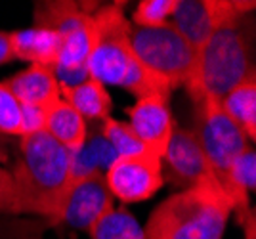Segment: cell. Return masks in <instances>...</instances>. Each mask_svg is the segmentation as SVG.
<instances>
[{
    "instance_id": "1",
    "label": "cell",
    "mask_w": 256,
    "mask_h": 239,
    "mask_svg": "<svg viewBox=\"0 0 256 239\" xmlns=\"http://www.w3.org/2000/svg\"><path fill=\"white\" fill-rule=\"evenodd\" d=\"M132 25L124 16V4H104L92 14V40L86 62L88 76L104 86H120L136 98L170 100L174 84L153 73L132 52Z\"/></svg>"
},
{
    "instance_id": "2",
    "label": "cell",
    "mask_w": 256,
    "mask_h": 239,
    "mask_svg": "<svg viewBox=\"0 0 256 239\" xmlns=\"http://www.w3.org/2000/svg\"><path fill=\"white\" fill-rule=\"evenodd\" d=\"M12 178L16 186V214L44 218L56 228L73 182V152L48 132L23 136Z\"/></svg>"
},
{
    "instance_id": "3",
    "label": "cell",
    "mask_w": 256,
    "mask_h": 239,
    "mask_svg": "<svg viewBox=\"0 0 256 239\" xmlns=\"http://www.w3.org/2000/svg\"><path fill=\"white\" fill-rule=\"evenodd\" d=\"M252 23L248 16L218 29L195 50L192 75L184 84L193 106L201 102H222L245 78L254 75Z\"/></svg>"
},
{
    "instance_id": "4",
    "label": "cell",
    "mask_w": 256,
    "mask_h": 239,
    "mask_svg": "<svg viewBox=\"0 0 256 239\" xmlns=\"http://www.w3.org/2000/svg\"><path fill=\"white\" fill-rule=\"evenodd\" d=\"M234 206L216 178L172 194L150 214L146 239H222Z\"/></svg>"
},
{
    "instance_id": "5",
    "label": "cell",
    "mask_w": 256,
    "mask_h": 239,
    "mask_svg": "<svg viewBox=\"0 0 256 239\" xmlns=\"http://www.w3.org/2000/svg\"><path fill=\"white\" fill-rule=\"evenodd\" d=\"M96 2L48 0L34 4V27L52 29L60 34V52L54 75L60 86L78 84L88 78V54L92 40V14Z\"/></svg>"
},
{
    "instance_id": "6",
    "label": "cell",
    "mask_w": 256,
    "mask_h": 239,
    "mask_svg": "<svg viewBox=\"0 0 256 239\" xmlns=\"http://www.w3.org/2000/svg\"><path fill=\"white\" fill-rule=\"evenodd\" d=\"M130 44L140 62L153 73L170 80L174 88L188 82L195 62V48L170 23L151 29H132Z\"/></svg>"
},
{
    "instance_id": "7",
    "label": "cell",
    "mask_w": 256,
    "mask_h": 239,
    "mask_svg": "<svg viewBox=\"0 0 256 239\" xmlns=\"http://www.w3.org/2000/svg\"><path fill=\"white\" fill-rule=\"evenodd\" d=\"M195 136L218 182H222L230 164L250 146L243 130L224 113L220 102L195 104Z\"/></svg>"
},
{
    "instance_id": "8",
    "label": "cell",
    "mask_w": 256,
    "mask_h": 239,
    "mask_svg": "<svg viewBox=\"0 0 256 239\" xmlns=\"http://www.w3.org/2000/svg\"><path fill=\"white\" fill-rule=\"evenodd\" d=\"M252 0H178L170 25L197 50L218 29L254 12Z\"/></svg>"
},
{
    "instance_id": "9",
    "label": "cell",
    "mask_w": 256,
    "mask_h": 239,
    "mask_svg": "<svg viewBox=\"0 0 256 239\" xmlns=\"http://www.w3.org/2000/svg\"><path fill=\"white\" fill-rule=\"evenodd\" d=\"M111 196L122 203H140L153 197L164 184L162 159L155 153L136 157H117L106 172Z\"/></svg>"
},
{
    "instance_id": "10",
    "label": "cell",
    "mask_w": 256,
    "mask_h": 239,
    "mask_svg": "<svg viewBox=\"0 0 256 239\" xmlns=\"http://www.w3.org/2000/svg\"><path fill=\"white\" fill-rule=\"evenodd\" d=\"M111 208H115V197L111 196L104 174L73 178L56 228L88 232Z\"/></svg>"
},
{
    "instance_id": "11",
    "label": "cell",
    "mask_w": 256,
    "mask_h": 239,
    "mask_svg": "<svg viewBox=\"0 0 256 239\" xmlns=\"http://www.w3.org/2000/svg\"><path fill=\"white\" fill-rule=\"evenodd\" d=\"M162 161L168 166V178L172 184H176L180 190L216 178L195 132L190 128H174Z\"/></svg>"
},
{
    "instance_id": "12",
    "label": "cell",
    "mask_w": 256,
    "mask_h": 239,
    "mask_svg": "<svg viewBox=\"0 0 256 239\" xmlns=\"http://www.w3.org/2000/svg\"><path fill=\"white\" fill-rule=\"evenodd\" d=\"M128 124L138 134V138L151 153L162 159L166 146L176 128L170 111V100L150 96L136 100L134 106L126 109Z\"/></svg>"
},
{
    "instance_id": "13",
    "label": "cell",
    "mask_w": 256,
    "mask_h": 239,
    "mask_svg": "<svg viewBox=\"0 0 256 239\" xmlns=\"http://www.w3.org/2000/svg\"><path fill=\"white\" fill-rule=\"evenodd\" d=\"M22 106L48 109L62 100L60 82L50 67L29 66L20 73L4 80Z\"/></svg>"
},
{
    "instance_id": "14",
    "label": "cell",
    "mask_w": 256,
    "mask_h": 239,
    "mask_svg": "<svg viewBox=\"0 0 256 239\" xmlns=\"http://www.w3.org/2000/svg\"><path fill=\"white\" fill-rule=\"evenodd\" d=\"M12 52L16 60L29 62L31 66H44L54 69L60 52V34L52 29L34 27L10 33Z\"/></svg>"
},
{
    "instance_id": "15",
    "label": "cell",
    "mask_w": 256,
    "mask_h": 239,
    "mask_svg": "<svg viewBox=\"0 0 256 239\" xmlns=\"http://www.w3.org/2000/svg\"><path fill=\"white\" fill-rule=\"evenodd\" d=\"M62 100L67 102L71 108L84 120L90 122H102L107 117H111L113 111V100L100 80L88 76L78 84L71 86H60Z\"/></svg>"
},
{
    "instance_id": "16",
    "label": "cell",
    "mask_w": 256,
    "mask_h": 239,
    "mask_svg": "<svg viewBox=\"0 0 256 239\" xmlns=\"http://www.w3.org/2000/svg\"><path fill=\"white\" fill-rule=\"evenodd\" d=\"M118 155L102 132L100 122H94L92 130L88 128L84 144L73 153V178H84L94 174H104L115 163Z\"/></svg>"
},
{
    "instance_id": "17",
    "label": "cell",
    "mask_w": 256,
    "mask_h": 239,
    "mask_svg": "<svg viewBox=\"0 0 256 239\" xmlns=\"http://www.w3.org/2000/svg\"><path fill=\"white\" fill-rule=\"evenodd\" d=\"M44 132H48L54 140L75 153L84 144L88 124L67 102L60 100L46 109Z\"/></svg>"
},
{
    "instance_id": "18",
    "label": "cell",
    "mask_w": 256,
    "mask_h": 239,
    "mask_svg": "<svg viewBox=\"0 0 256 239\" xmlns=\"http://www.w3.org/2000/svg\"><path fill=\"white\" fill-rule=\"evenodd\" d=\"M220 106L224 113L243 130L248 142L256 138V73L228 92Z\"/></svg>"
},
{
    "instance_id": "19",
    "label": "cell",
    "mask_w": 256,
    "mask_h": 239,
    "mask_svg": "<svg viewBox=\"0 0 256 239\" xmlns=\"http://www.w3.org/2000/svg\"><path fill=\"white\" fill-rule=\"evenodd\" d=\"M90 239H146L144 228L124 206L111 208L88 230Z\"/></svg>"
},
{
    "instance_id": "20",
    "label": "cell",
    "mask_w": 256,
    "mask_h": 239,
    "mask_svg": "<svg viewBox=\"0 0 256 239\" xmlns=\"http://www.w3.org/2000/svg\"><path fill=\"white\" fill-rule=\"evenodd\" d=\"M102 132L111 144V148L115 150L118 157H136L144 153H151L146 144L140 140L138 134L132 130V126L128 124V120H118L113 117H107L106 120L100 122Z\"/></svg>"
},
{
    "instance_id": "21",
    "label": "cell",
    "mask_w": 256,
    "mask_h": 239,
    "mask_svg": "<svg viewBox=\"0 0 256 239\" xmlns=\"http://www.w3.org/2000/svg\"><path fill=\"white\" fill-rule=\"evenodd\" d=\"M48 230L52 226L44 218L0 214V239H44Z\"/></svg>"
},
{
    "instance_id": "22",
    "label": "cell",
    "mask_w": 256,
    "mask_h": 239,
    "mask_svg": "<svg viewBox=\"0 0 256 239\" xmlns=\"http://www.w3.org/2000/svg\"><path fill=\"white\" fill-rule=\"evenodd\" d=\"M0 134L6 138L23 136L22 104L4 80H0Z\"/></svg>"
},
{
    "instance_id": "23",
    "label": "cell",
    "mask_w": 256,
    "mask_h": 239,
    "mask_svg": "<svg viewBox=\"0 0 256 239\" xmlns=\"http://www.w3.org/2000/svg\"><path fill=\"white\" fill-rule=\"evenodd\" d=\"M178 0H142L132 14V23L142 29L162 27L170 22Z\"/></svg>"
},
{
    "instance_id": "24",
    "label": "cell",
    "mask_w": 256,
    "mask_h": 239,
    "mask_svg": "<svg viewBox=\"0 0 256 239\" xmlns=\"http://www.w3.org/2000/svg\"><path fill=\"white\" fill-rule=\"evenodd\" d=\"M0 214H16V186L8 168L0 164Z\"/></svg>"
},
{
    "instance_id": "25",
    "label": "cell",
    "mask_w": 256,
    "mask_h": 239,
    "mask_svg": "<svg viewBox=\"0 0 256 239\" xmlns=\"http://www.w3.org/2000/svg\"><path fill=\"white\" fill-rule=\"evenodd\" d=\"M22 109H23V136L36 134V132H44L46 109L32 108V106H22Z\"/></svg>"
},
{
    "instance_id": "26",
    "label": "cell",
    "mask_w": 256,
    "mask_h": 239,
    "mask_svg": "<svg viewBox=\"0 0 256 239\" xmlns=\"http://www.w3.org/2000/svg\"><path fill=\"white\" fill-rule=\"evenodd\" d=\"M237 222L243 228L245 239H256V210L252 206L246 210L245 214H241V216L237 218Z\"/></svg>"
},
{
    "instance_id": "27",
    "label": "cell",
    "mask_w": 256,
    "mask_h": 239,
    "mask_svg": "<svg viewBox=\"0 0 256 239\" xmlns=\"http://www.w3.org/2000/svg\"><path fill=\"white\" fill-rule=\"evenodd\" d=\"M12 60H16V58H14V52H12L10 33L0 29V66L10 64Z\"/></svg>"
},
{
    "instance_id": "28",
    "label": "cell",
    "mask_w": 256,
    "mask_h": 239,
    "mask_svg": "<svg viewBox=\"0 0 256 239\" xmlns=\"http://www.w3.org/2000/svg\"><path fill=\"white\" fill-rule=\"evenodd\" d=\"M10 161V138L0 134V164Z\"/></svg>"
},
{
    "instance_id": "29",
    "label": "cell",
    "mask_w": 256,
    "mask_h": 239,
    "mask_svg": "<svg viewBox=\"0 0 256 239\" xmlns=\"http://www.w3.org/2000/svg\"><path fill=\"white\" fill-rule=\"evenodd\" d=\"M69 239H76V236H71V238H69Z\"/></svg>"
}]
</instances>
